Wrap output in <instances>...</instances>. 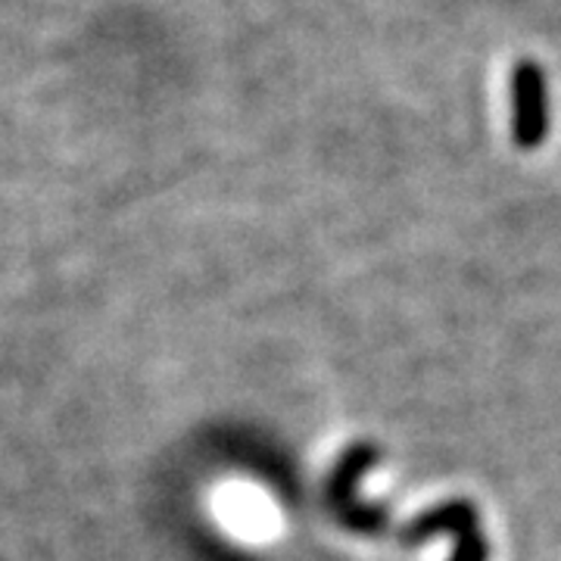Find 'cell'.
Listing matches in <instances>:
<instances>
[{"label": "cell", "mask_w": 561, "mask_h": 561, "mask_svg": "<svg viewBox=\"0 0 561 561\" xmlns=\"http://www.w3.org/2000/svg\"><path fill=\"white\" fill-rule=\"evenodd\" d=\"M381 459V453L371 446V443H362V446H353L346 456L337 465L334 471V486H331V496H334V508L341 512V518L350 527H356L362 534H381L387 527V515L375 505H365V502L356 496V481L362 474Z\"/></svg>", "instance_id": "cell-1"}, {"label": "cell", "mask_w": 561, "mask_h": 561, "mask_svg": "<svg viewBox=\"0 0 561 561\" xmlns=\"http://www.w3.org/2000/svg\"><path fill=\"white\" fill-rule=\"evenodd\" d=\"M512 135L515 144L530 150L540 147L549 135V91H546V76L537 62H518L512 72Z\"/></svg>", "instance_id": "cell-2"}, {"label": "cell", "mask_w": 561, "mask_h": 561, "mask_svg": "<svg viewBox=\"0 0 561 561\" xmlns=\"http://www.w3.org/2000/svg\"><path fill=\"white\" fill-rule=\"evenodd\" d=\"M434 534H453L456 546L471 537L481 534V518H478V508L471 502H446L437 505L431 512H424L415 522L402 524L400 527V542H421L424 537H434Z\"/></svg>", "instance_id": "cell-3"}]
</instances>
